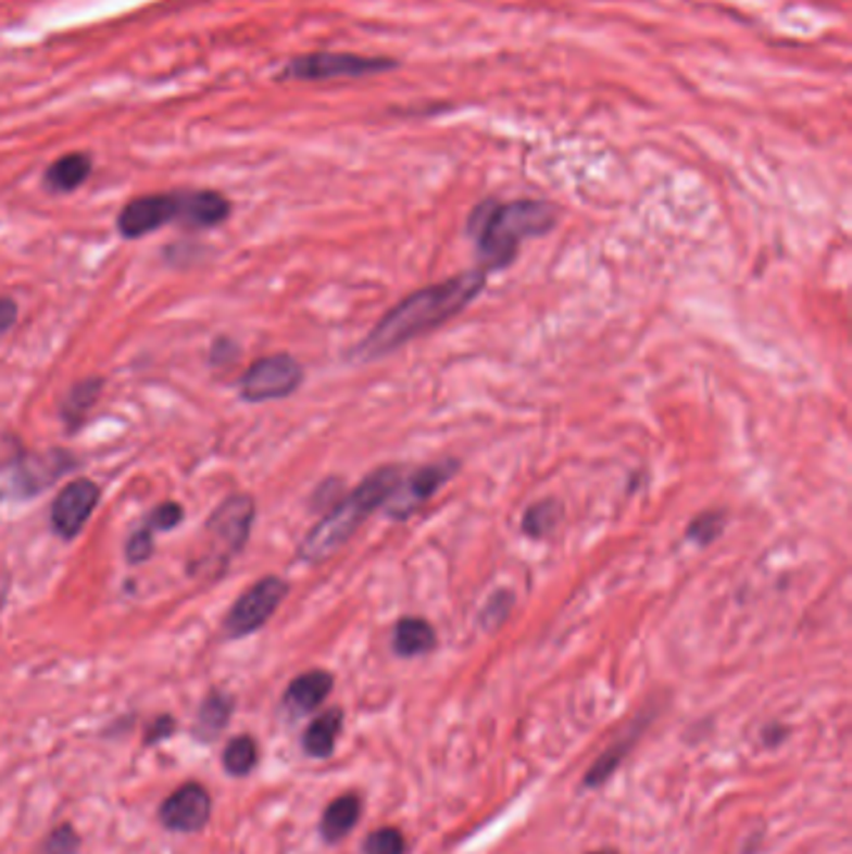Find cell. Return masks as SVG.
Wrapping results in <instances>:
<instances>
[{
    "instance_id": "cell-1",
    "label": "cell",
    "mask_w": 852,
    "mask_h": 854,
    "mask_svg": "<svg viewBox=\"0 0 852 854\" xmlns=\"http://www.w3.org/2000/svg\"><path fill=\"white\" fill-rule=\"evenodd\" d=\"M486 280L488 271L473 267V271L448 278L446 282L428 285V288L413 292L367 332V338L353 350V360H358V363L378 360L400 346H405L408 340L440 328L442 323L463 313L480 296V290L486 288Z\"/></svg>"
},
{
    "instance_id": "cell-2",
    "label": "cell",
    "mask_w": 852,
    "mask_h": 854,
    "mask_svg": "<svg viewBox=\"0 0 852 854\" xmlns=\"http://www.w3.org/2000/svg\"><path fill=\"white\" fill-rule=\"evenodd\" d=\"M555 225V208L540 200L480 205L471 215V236L488 271H503L517 258L523 240L546 236Z\"/></svg>"
},
{
    "instance_id": "cell-3",
    "label": "cell",
    "mask_w": 852,
    "mask_h": 854,
    "mask_svg": "<svg viewBox=\"0 0 852 854\" xmlns=\"http://www.w3.org/2000/svg\"><path fill=\"white\" fill-rule=\"evenodd\" d=\"M400 480H403L400 470L390 465L380 467V470H375L373 475H367L365 480L350 492V495L338 500L336 505L325 513L323 520L308 532V538L298 550L300 560L317 565L323 563V560H328L330 555H336V552L353 538L358 527H361L380 505H386L400 485Z\"/></svg>"
},
{
    "instance_id": "cell-4",
    "label": "cell",
    "mask_w": 852,
    "mask_h": 854,
    "mask_svg": "<svg viewBox=\"0 0 852 854\" xmlns=\"http://www.w3.org/2000/svg\"><path fill=\"white\" fill-rule=\"evenodd\" d=\"M286 594H288V585L286 580H280V577L271 575V577H263V580H258L253 588H250L246 594H240L236 605L230 607V613L225 617V625H223L225 638L238 640L261 630V627L275 615V610H278Z\"/></svg>"
},
{
    "instance_id": "cell-5",
    "label": "cell",
    "mask_w": 852,
    "mask_h": 854,
    "mask_svg": "<svg viewBox=\"0 0 852 854\" xmlns=\"http://www.w3.org/2000/svg\"><path fill=\"white\" fill-rule=\"evenodd\" d=\"M303 382V367L292 355H271L255 360L240 380V395L248 403H268L292 395Z\"/></svg>"
},
{
    "instance_id": "cell-6",
    "label": "cell",
    "mask_w": 852,
    "mask_h": 854,
    "mask_svg": "<svg viewBox=\"0 0 852 854\" xmlns=\"http://www.w3.org/2000/svg\"><path fill=\"white\" fill-rule=\"evenodd\" d=\"M390 61H378V58L350 55V53H313L300 55L290 61L280 75L286 80H330L340 75H365L388 71Z\"/></svg>"
},
{
    "instance_id": "cell-7",
    "label": "cell",
    "mask_w": 852,
    "mask_h": 854,
    "mask_svg": "<svg viewBox=\"0 0 852 854\" xmlns=\"http://www.w3.org/2000/svg\"><path fill=\"white\" fill-rule=\"evenodd\" d=\"M458 473L455 460H442V463L425 465L421 470L413 473L408 480L396 488V492L390 495V510L388 515L396 517V520H405L411 517L417 507H423L436 492L446 485L450 477Z\"/></svg>"
},
{
    "instance_id": "cell-8",
    "label": "cell",
    "mask_w": 852,
    "mask_h": 854,
    "mask_svg": "<svg viewBox=\"0 0 852 854\" xmlns=\"http://www.w3.org/2000/svg\"><path fill=\"white\" fill-rule=\"evenodd\" d=\"M211 794L203 784L186 782L178 790L171 792L165 802L158 809L163 827H168L171 832H200L211 819Z\"/></svg>"
},
{
    "instance_id": "cell-9",
    "label": "cell",
    "mask_w": 852,
    "mask_h": 854,
    "mask_svg": "<svg viewBox=\"0 0 852 854\" xmlns=\"http://www.w3.org/2000/svg\"><path fill=\"white\" fill-rule=\"evenodd\" d=\"M178 221V192H155L130 200L118 215V230L123 238H143L163 225Z\"/></svg>"
},
{
    "instance_id": "cell-10",
    "label": "cell",
    "mask_w": 852,
    "mask_h": 854,
    "mask_svg": "<svg viewBox=\"0 0 852 854\" xmlns=\"http://www.w3.org/2000/svg\"><path fill=\"white\" fill-rule=\"evenodd\" d=\"M100 488L93 480H75L65 485L61 495L55 498L53 510H50V520H53L55 532L63 540L78 538L83 527L90 520L93 510L98 507Z\"/></svg>"
},
{
    "instance_id": "cell-11",
    "label": "cell",
    "mask_w": 852,
    "mask_h": 854,
    "mask_svg": "<svg viewBox=\"0 0 852 854\" xmlns=\"http://www.w3.org/2000/svg\"><path fill=\"white\" fill-rule=\"evenodd\" d=\"M255 520V502L250 495H230L223 505L215 510L211 523H208V530H211L215 538L223 540L233 552L243 550L248 542L250 527Z\"/></svg>"
},
{
    "instance_id": "cell-12",
    "label": "cell",
    "mask_w": 852,
    "mask_h": 854,
    "mask_svg": "<svg viewBox=\"0 0 852 854\" xmlns=\"http://www.w3.org/2000/svg\"><path fill=\"white\" fill-rule=\"evenodd\" d=\"M230 215L228 198L218 190L178 192V223L188 228H213Z\"/></svg>"
},
{
    "instance_id": "cell-13",
    "label": "cell",
    "mask_w": 852,
    "mask_h": 854,
    "mask_svg": "<svg viewBox=\"0 0 852 854\" xmlns=\"http://www.w3.org/2000/svg\"><path fill=\"white\" fill-rule=\"evenodd\" d=\"M650 717L648 712L646 715H638L632 719V725H630V730L625 732L623 737H615L613 740V744H610V748L603 752V755H600L598 759H596V765H592L588 773H585V780H582V784L585 787H600V784H605L610 777H613L615 773H617V767L623 765V759L628 757V752H630V748L635 742H638V737L642 734V730H646L648 727V723H650Z\"/></svg>"
},
{
    "instance_id": "cell-14",
    "label": "cell",
    "mask_w": 852,
    "mask_h": 854,
    "mask_svg": "<svg viewBox=\"0 0 852 854\" xmlns=\"http://www.w3.org/2000/svg\"><path fill=\"white\" fill-rule=\"evenodd\" d=\"M333 690V675L325 669H311V673L298 675L296 680L288 685L286 690V707H290L296 715H305V712L317 709L325 702Z\"/></svg>"
},
{
    "instance_id": "cell-15",
    "label": "cell",
    "mask_w": 852,
    "mask_h": 854,
    "mask_svg": "<svg viewBox=\"0 0 852 854\" xmlns=\"http://www.w3.org/2000/svg\"><path fill=\"white\" fill-rule=\"evenodd\" d=\"M361 812H363V802L355 792H346L340 794L338 800H333L321 817L323 840L328 844L346 840V837L355 830L358 819H361Z\"/></svg>"
},
{
    "instance_id": "cell-16",
    "label": "cell",
    "mask_w": 852,
    "mask_h": 854,
    "mask_svg": "<svg viewBox=\"0 0 852 854\" xmlns=\"http://www.w3.org/2000/svg\"><path fill=\"white\" fill-rule=\"evenodd\" d=\"M93 173V161L88 153H65L48 165L43 183L53 192H73Z\"/></svg>"
},
{
    "instance_id": "cell-17",
    "label": "cell",
    "mask_w": 852,
    "mask_h": 854,
    "mask_svg": "<svg viewBox=\"0 0 852 854\" xmlns=\"http://www.w3.org/2000/svg\"><path fill=\"white\" fill-rule=\"evenodd\" d=\"M342 730V709L333 707L325 709L323 715H317L308 730L303 734V750L305 755H311L315 759H325L336 752L338 737Z\"/></svg>"
},
{
    "instance_id": "cell-18",
    "label": "cell",
    "mask_w": 852,
    "mask_h": 854,
    "mask_svg": "<svg viewBox=\"0 0 852 854\" xmlns=\"http://www.w3.org/2000/svg\"><path fill=\"white\" fill-rule=\"evenodd\" d=\"M436 630H433V625L423 617H403L396 625V635H392V650H396L400 657L425 655V652L436 648Z\"/></svg>"
},
{
    "instance_id": "cell-19",
    "label": "cell",
    "mask_w": 852,
    "mask_h": 854,
    "mask_svg": "<svg viewBox=\"0 0 852 854\" xmlns=\"http://www.w3.org/2000/svg\"><path fill=\"white\" fill-rule=\"evenodd\" d=\"M230 715H233V698H230V694H225L221 690H213L203 700V705H200V709H198L196 730H193L198 740H205V742L215 740V737H218L225 730V727H228Z\"/></svg>"
},
{
    "instance_id": "cell-20",
    "label": "cell",
    "mask_w": 852,
    "mask_h": 854,
    "mask_svg": "<svg viewBox=\"0 0 852 854\" xmlns=\"http://www.w3.org/2000/svg\"><path fill=\"white\" fill-rule=\"evenodd\" d=\"M71 465L73 460L65 455V452H58V450L48 452V455L28 457L21 465V485L23 488H30L28 492H36L53 482L61 473L71 470Z\"/></svg>"
},
{
    "instance_id": "cell-21",
    "label": "cell",
    "mask_w": 852,
    "mask_h": 854,
    "mask_svg": "<svg viewBox=\"0 0 852 854\" xmlns=\"http://www.w3.org/2000/svg\"><path fill=\"white\" fill-rule=\"evenodd\" d=\"M100 392H103V380L100 378H90V380L73 385L71 392L63 400V407H61L63 420H65V425L71 427V430L80 427V423L86 420V415L90 413V407L96 405Z\"/></svg>"
},
{
    "instance_id": "cell-22",
    "label": "cell",
    "mask_w": 852,
    "mask_h": 854,
    "mask_svg": "<svg viewBox=\"0 0 852 854\" xmlns=\"http://www.w3.org/2000/svg\"><path fill=\"white\" fill-rule=\"evenodd\" d=\"M258 765V742L250 734H238L225 744L223 767L233 777H246Z\"/></svg>"
},
{
    "instance_id": "cell-23",
    "label": "cell",
    "mask_w": 852,
    "mask_h": 854,
    "mask_svg": "<svg viewBox=\"0 0 852 854\" xmlns=\"http://www.w3.org/2000/svg\"><path fill=\"white\" fill-rule=\"evenodd\" d=\"M561 515H563V510L555 500L536 502V505H532L523 517V530H525V535H530V538H546L548 532L555 530Z\"/></svg>"
},
{
    "instance_id": "cell-24",
    "label": "cell",
    "mask_w": 852,
    "mask_h": 854,
    "mask_svg": "<svg viewBox=\"0 0 852 854\" xmlns=\"http://www.w3.org/2000/svg\"><path fill=\"white\" fill-rule=\"evenodd\" d=\"M725 520H728V515L723 513V510H707V513L698 515L696 520L690 523L688 527V538L692 542H698V545H710V542L717 540L723 535V527Z\"/></svg>"
},
{
    "instance_id": "cell-25",
    "label": "cell",
    "mask_w": 852,
    "mask_h": 854,
    "mask_svg": "<svg viewBox=\"0 0 852 854\" xmlns=\"http://www.w3.org/2000/svg\"><path fill=\"white\" fill-rule=\"evenodd\" d=\"M365 854H405L408 842L405 834L398 827H380L365 837L363 842Z\"/></svg>"
},
{
    "instance_id": "cell-26",
    "label": "cell",
    "mask_w": 852,
    "mask_h": 854,
    "mask_svg": "<svg viewBox=\"0 0 852 854\" xmlns=\"http://www.w3.org/2000/svg\"><path fill=\"white\" fill-rule=\"evenodd\" d=\"M78 850H80L78 832H75L71 825H61L48 834L40 854H78Z\"/></svg>"
},
{
    "instance_id": "cell-27",
    "label": "cell",
    "mask_w": 852,
    "mask_h": 854,
    "mask_svg": "<svg viewBox=\"0 0 852 854\" xmlns=\"http://www.w3.org/2000/svg\"><path fill=\"white\" fill-rule=\"evenodd\" d=\"M183 523V507L178 502H163V505H158L153 513L148 515L146 527L148 530H173V527H178Z\"/></svg>"
},
{
    "instance_id": "cell-28",
    "label": "cell",
    "mask_w": 852,
    "mask_h": 854,
    "mask_svg": "<svg viewBox=\"0 0 852 854\" xmlns=\"http://www.w3.org/2000/svg\"><path fill=\"white\" fill-rule=\"evenodd\" d=\"M155 550V542H153V530H148L143 525L138 532L130 535L128 545H125V557H128V563H146V560L153 555Z\"/></svg>"
},
{
    "instance_id": "cell-29",
    "label": "cell",
    "mask_w": 852,
    "mask_h": 854,
    "mask_svg": "<svg viewBox=\"0 0 852 854\" xmlns=\"http://www.w3.org/2000/svg\"><path fill=\"white\" fill-rule=\"evenodd\" d=\"M175 732V719L171 715H161L155 717L153 723L146 727V740L143 744H158L163 740H168V737Z\"/></svg>"
},
{
    "instance_id": "cell-30",
    "label": "cell",
    "mask_w": 852,
    "mask_h": 854,
    "mask_svg": "<svg viewBox=\"0 0 852 854\" xmlns=\"http://www.w3.org/2000/svg\"><path fill=\"white\" fill-rule=\"evenodd\" d=\"M511 602L513 600H508L505 605H498V592L492 594L490 602H488V607H486V613H483V623H486L488 627H496V625L503 623L505 615L511 613Z\"/></svg>"
},
{
    "instance_id": "cell-31",
    "label": "cell",
    "mask_w": 852,
    "mask_h": 854,
    "mask_svg": "<svg viewBox=\"0 0 852 854\" xmlns=\"http://www.w3.org/2000/svg\"><path fill=\"white\" fill-rule=\"evenodd\" d=\"M18 321V305L11 298H0V335L8 332Z\"/></svg>"
},
{
    "instance_id": "cell-32",
    "label": "cell",
    "mask_w": 852,
    "mask_h": 854,
    "mask_svg": "<svg viewBox=\"0 0 852 854\" xmlns=\"http://www.w3.org/2000/svg\"><path fill=\"white\" fill-rule=\"evenodd\" d=\"M590 854H617V852H610V850H600V852H590Z\"/></svg>"
}]
</instances>
